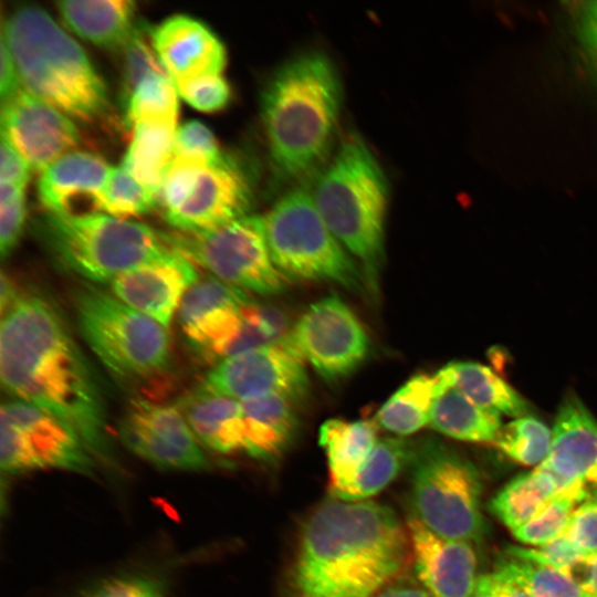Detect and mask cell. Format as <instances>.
<instances>
[{
  "label": "cell",
  "instance_id": "48",
  "mask_svg": "<svg viewBox=\"0 0 597 597\" xmlns=\"http://www.w3.org/2000/svg\"><path fill=\"white\" fill-rule=\"evenodd\" d=\"M588 596L597 597V555L585 556L566 574Z\"/></svg>",
  "mask_w": 597,
  "mask_h": 597
},
{
  "label": "cell",
  "instance_id": "12",
  "mask_svg": "<svg viewBox=\"0 0 597 597\" xmlns=\"http://www.w3.org/2000/svg\"><path fill=\"white\" fill-rule=\"evenodd\" d=\"M94 460L81 438L52 415L21 400L1 405L0 467L3 473L59 469L91 475Z\"/></svg>",
  "mask_w": 597,
  "mask_h": 597
},
{
  "label": "cell",
  "instance_id": "16",
  "mask_svg": "<svg viewBox=\"0 0 597 597\" xmlns=\"http://www.w3.org/2000/svg\"><path fill=\"white\" fill-rule=\"evenodd\" d=\"M254 199L251 178L230 156L200 168L185 199L165 212L180 232L216 229L249 214Z\"/></svg>",
  "mask_w": 597,
  "mask_h": 597
},
{
  "label": "cell",
  "instance_id": "43",
  "mask_svg": "<svg viewBox=\"0 0 597 597\" xmlns=\"http://www.w3.org/2000/svg\"><path fill=\"white\" fill-rule=\"evenodd\" d=\"M505 553L507 556L547 566L563 574L585 557L565 533L534 548L509 546Z\"/></svg>",
  "mask_w": 597,
  "mask_h": 597
},
{
  "label": "cell",
  "instance_id": "10",
  "mask_svg": "<svg viewBox=\"0 0 597 597\" xmlns=\"http://www.w3.org/2000/svg\"><path fill=\"white\" fill-rule=\"evenodd\" d=\"M178 322L192 349L212 364L274 344L259 318L256 303L214 276L198 280L186 292Z\"/></svg>",
  "mask_w": 597,
  "mask_h": 597
},
{
  "label": "cell",
  "instance_id": "2",
  "mask_svg": "<svg viewBox=\"0 0 597 597\" xmlns=\"http://www.w3.org/2000/svg\"><path fill=\"white\" fill-rule=\"evenodd\" d=\"M410 561L406 524L389 506L333 498L302 525L289 597H375Z\"/></svg>",
  "mask_w": 597,
  "mask_h": 597
},
{
  "label": "cell",
  "instance_id": "29",
  "mask_svg": "<svg viewBox=\"0 0 597 597\" xmlns=\"http://www.w3.org/2000/svg\"><path fill=\"white\" fill-rule=\"evenodd\" d=\"M176 129V124L165 122L134 125L132 142L121 165L157 198L174 159Z\"/></svg>",
  "mask_w": 597,
  "mask_h": 597
},
{
  "label": "cell",
  "instance_id": "50",
  "mask_svg": "<svg viewBox=\"0 0 597 597\" xmlns=\"http://www.w3.org/2000/svg\"><path fill=\"white\" fill-rule=\"evenodd\" d=\"M469 597H506L493 574L479 576L474 590Z\"/></svg>",
  "mask_w": 597,
  "mask_h": 597
},
{
  "label": "cell",
  "instance_id": "27",
  "mask_svg": "<svg viewBox=\"0 0 597 597\" xmlns=\"http://www.w3.org/2000/svg\"><path fill=\"white\" fill-rule=\"evenodd\" d=\"M437 376L439 392L432 406L429 426L457 440L493 442L503 425L501 415L468 398L451 384L443 368Z\"/></svg>",
  "mask_w": 597,
  "mask_h": 597
},
{
  "label": "cell",
  "instance_id": "47",
  "mask_svg": "<svg viewBox=\"0 0 597 597\" xmlns=\"http://www.w3.org/2000/svg\"><path fill=\"white\" fill-rule=\"evenodd\" d=\"M0 48V96L2 102L14 95L23 86L20 82L13 57L2 36Z\"/></svg>",
  "mask_w": 597,
  "mask_h": 597
},
{
  "label": "cell",
  "instance_id": "31",
  "mask_svg": "<svg viewBox=\"0 0 597 597\" xmlns=\"http://www.w3.org/2000/svg\"><path fill=\"white\" fill-rule=\"evenodd\" d=\"M438 392L437 374L413 375L380 407L375 421L398 436L415 433L429 425Z\"/></svg>",
  "mask_w": 597,
  "mask_h": 597
},
{
  "label": "cell",
  "instance_id": "1",
  "mask_svg": "<svg viewBox=\"0 0 597 597\" xmlns=\"http://www.w3.org/2000/svg\"><path fill=\"white\" fill-rule=\"evenodd\" d=\"M0 378L15 400L71 428L95 460L113 462L96 377L60 312L43 296L22 294L1 315Z\"/></svg>",
  "mask_w": 597,
  "mask_h": 597
},
{
  "label": "cell",
  "instance_id": "36",
  "mask_svg": "<svg viewBox=\"0 0 597 597\" xmlns=\"http://www.w3.org/2000/svg\"><path fill=\"white\" fill-rule=\"evenodd\" d=\"M158 198L123 167H112L102 195L101 211L127 219L149 212Z\"/></svg>",
  "mask_w": 597,
  "mask_h": 597
},
{
  "label": "cell",
  "instance_id": "39",
  "mask_svg": "<svg viewBox=\"0 0 597 597\" xmlns=\"http://www.w3.org/2000/svg\"><path fill=\"white\" fill-rule=\"evenodd\" d=\"M223 156L213 133L199 121H188L175 134L174 159L210 165Z\"/></svg>",
  "mask_w": 597,
  "mask_h": 597
},
{
  "label": "cell",
  "instance_id": "35",
  "mask_svg": "<svg viewBox=\"0 0 597 597\" xmlns=\"http://www.w3.org/2000/svg\"><path fill=\"white\" fill-rule=\"evenodd\" d=\"M552 430L530 415L502 425L493 444L523 465H540L547 457Z\"/></svg>",
  "mask_w": 597,
  "mask_h": 597
},
{
  "label": "cell",
  "instance_id": "52",
  "mask_svg": "<svg viewBox=\"0 0 597 597\" xmlns=\"http://www.w3.org/2000/svg\"><path fill=\"white\" fill-rule=\"evenodd\" d=\"M494 577L499 582L500 587L506 597H531L523 588H521L516 584L499 579L496 576Z\"/></svg>",
  "mask_w": 597,
  "mask_h": 597
},
{
  "label": "cell",
  "instance_id": "40",
  "mask_svg": "<svg viewBox=\"0 0 597 597\" xmlns=\"http://www.w3.org/2000/svg\"><path fill=\"white\" fill-rule=\"evenodd\" d=\"M25 187L0 184V252L6 258L15 247L25 222Z\"/></svg>",
  "mask_w": 597,
  "mask_h": 597
},
{
  "label": "cell",
  "instance_id": "41",
  "mask_svg": "<svg viewBox=\"0 0 597 597\" xmlns=\"http://www.w3.org/2000/svg\"><path fill=\"white\" fill-rule=\"evenodd\" d=\"M177 92L193 108L211 113L228 105L231 88L221 74L175 82Z\"/></svg>",
  "mask_w": 597,
  "mask_h": 597
},
{
  "label": "cell",
  "instance_id": "30",
  "mask_svg": "<svg viewBox=\"0 0 597 597\" xmlns=\"http://www.w3.org/2000/svg\"><path fill=\"white\" fill-rule=\"evenodd\" d=\"M443 369L451 384L482 408L515 418L528 415L527 401L491 368L473 362H454Z\"/></svg>",
  "mask_w": 597,
  "mask_h": 597
},
{
  "label": "cell",
  "instance_id": "7",
  "mask_svg": "<svg viewBox=\"0 0 597 597\" xmlns=\"http://www.w3.org/2000/svg\"><path fill=\"white\" fill-rule=\"evenodd\" d=\"M263 220L272 261L287 280L333 282L352 292L367 287L360 265L327 227L312 191L294 187Z\"/></svg>",
  "mask_w": 597,
  "mask_h": 597
},
{
  "label": "cell",
  "instance_id": "19",
  "mask_svg": "<svg viewBox=\"0 0 597 597\" xmlns=\"http://www.w3.org/2000/svg\"><path fill=\"white\" fill-rule=\"evenodd\" d=\"M406 527L416 575L431 597H469L475 588L473 544L449 540L410 515Z\"/></svg>",
  "mask_w": 597,
  "mask_h": 597
},
{
  "label": "cell",
  "instance_id": "49",
  "mask_svg": "<svg viewBox=\"0 0 597 597\" xmlns=\"http://www.w3.org/2000/svg\"><path fill=\"white\" fill-rule=\"evenodd\" d=\"M21 295L22 294L19 293L18 287L12 279L2 271L0 281L1 315L6 313Z\"/></svg>",
  "mask_w": 597,
  "mask_h": 597
},
{
  "label": "cell",
  "instance_id": "4",
  "mask_svg": "<svg viewBox=\"0 0 597 597\" xmlns=\"http://www.w3.org/2000/svg\"><path fill=\"white\" fill-rule=\"evenodd\" d=\"M1 36L23 88L81 122L105 115L109 102L103 78L45 10L31 4L17 8L2 22Z\"/></svg>",
  "mask_w": 597,
  "mask_h": 597
},
{
  "label": "cell",
  "instance_id": "22",
  "mask_svg": "<svg viewBox=\"0 0 597 597\" xmlns=\"http://www.w3.org/2000/svg\"><path fill=\"white\" fill-rule=\"evenodd\" d=\"M111 169L97 155L70 151L41 172L39 199L49 213L57 216L102 212V195Z\"/></svg>",
  "mask_w": 597,
  "mask_h": 597
},
{
  "label": "cell",
  "instance_id": "3",
  "mask_svg": "<svg viewBox=\"0 0 597 597\" xmlns=\"http://www.w3.org/2000/svg\"><path fill=\"white\" fill-rule=\"evenodd\" d=\"M342 104V78L325 53H300L274 70L262 87L260 113L277 177L297 181L324 167Z\"/></svg>",
  "mask_w": 597,
  "mask_h": 597
},
{
  "label": "cell",
  "instance_id": "13",
  "mask_svg": "<svg viewBox=\"0 0 597 597\" xmlns=\"http://www.w3.org/2000/svg\"><path fill=\"white\" fill-rule=\"evenodd\" d=\"M290 344L328 381L353 374L370 348L360 321L337 294L316 301L303 313L292 327Z\"/></svg>",
  "mask_w": 597,
  "mask_h": 597
},
{
  "label": "cell",
  "instance_id": "9",
  "mask_svg": "<svg viewBox=\"0 0 597 597\" xmlns=\"http://www.w3.org/2000/svg\"><path fill=\"white\" fill-rule=\"evenodd\" d=\"M410 467L411 515L446 538L471 544L482 541L486 525L476 468L436 441L418 444Z\"/></svg>",
  "mask_w": 597,
  "mask_h": 597
},
{
  "label": "cell",
  "instance_id": "8",
  "mask_svg": "<svg viewBox=\"0 0 597 597\" xmlns=\"http://www.w3.org/2000/svg\"><path fill=\"white\" fill-rule=\"evenodd\" d=\"M73 303L83 339L116 377L145 380L168 369L171 347L165 326L94 285L77 290Z\"/></svg>",
  "mask_w": 597,
  "mask_h": 597
},
{
  "label": "cell",
  "instance_id": "53",
  "mask_svg": "<svg viewBox=\"0 0 597 597\" xmlns=\"http://www.w3.org/2000/svg\"><path fill=\"white\" fill-rule=\"evenodd\" d=\"M590 597H593V596H590Z\"/></svg>",
  "mask_w": 597,
  "mask_h": 597
},
{
  "label": "cell",
  "instance_id": "34",
  "mask_svg": "<svg viewBox=\"0 0 597 597\" xmlns=\"http://www.w3.org/2000/svg\"><path fill=\"white\" fill-rule=\"evenodd\" d=\"M493 574L516 584L531 597H590L562 572L507 555L496 564Z\"/></svg>",
  "mask_w": 597,
  "mask_h": 597
},
{
  "label": "cell",
  "instance_id": "33",
  "mask_svg": "<svg viewBox=\"0 0 597 597\" xmlns=\"http://www.w3.org/2000/svg\"><path fill=\"white\" fill-rule=\"evenodd\" d=\"M178 92L166 72L151 73L143 78L123 104L126 123L165 122L177 125Z\"/></svg>",
  "mask_w": 597,
  "mask_h": 597
},
{
  "label": "cell",
  "instance_id": "11",
  "mask_svg": "<svg viewBox=\"0 0 597 597\" xmlns=\"http://www.w3.org/2000/svg\"><path fill=\"white\" fill-rule=\"evenodd\" d=\"M164 234L191 262L244 292L272 295L286 286L287 279L270 255L261 216L248 214L202 232Z\"/></svg>",
  "mask_w": 597,
  "mask_h": 597
},
{
  "label": "cell",
  "instance_id": "26",
  "mask_svg": "<svg viewBox=\"0 0 597 597\" xmlns=\"http://www.w3.org/2000/svg\"><path fill=\"white\" fill-rule=\"evenodd\" d=\"M56 6L77 35L105 49H122L136 27L130 0H67Z\"/></svg>",
  "mask_w": 597,
  "mask_h": 597
},
{
  "label": "cell",
  "instance_id": "6",
  "mask_svg": "<svg viewBox=\"0 0 597 597\" xmlns=\"http://www.w3.org/2000/svg\"><path fill=\"white\" fill-rule=\"evenodd\" d=\"M38 232L54 259L93 282H112L174 249L149 226L104 212L57 216L46 212Z\"/></svg>",
  "mask_w": 597,
  "mask_h": 597
},
{
  "label": "cell",
  "instance_id": "18",
  "mask_svg": "<svg viewBox=\"0 0 597 597\" xmlns=\"http://www.w3.org/2000/svg\"><path fill=\"white\" fill-rule=\"evenodd\" d=\"M198 280L195 263L174 249L118 275L111 290L122 302L168 328L186 292Z\"/></svg>",
  "mask_w": 597,
  "mask_h": 597
},
{
  "label": "cell",
  "instance_id": "20",
  "mask_svg": "<svg viewBox=\"0 0 597 597\" xmlns=\"http://www.w3.org/2000/svg\"><path fill=\"white\" fill-rule=\"evenodd\" d=\"M540 465L583 489L589 499L597 498V420L574 392L558 407L551 448Z\"/></svg>",
  "mask_w": 597,
  "mask_h": 597
},
{
  "label": "cell",
  "instance_id": "25",
  "mask_svg": "<svg viewBox=\"0 0 597 597\" xmlns=\"http://www.w3.org/2000/svg\"><path fill=\"white\" fill-rule=\"evenodd\" d=\"M377 441L376 421L333 418L321 426L320 444L326 453L333 498L353 482Z\"/></svg>",
  "mask_w": 597,
  "mask_h": 597
},
{
  "label": "cell",
  "instance_id": "28",
  "mask_svg": "<svg viewBox=\"0 0 597 597\" xmlns=\"http://www.w3.org/2000/svg\"><path fill=\"white\" fill-rule=\"evenodd\" d=\"M574 486L552 471L537 465L507 482L490 501L489 509L511 531L522 526L558 494Z\"/></svg>",
  "mask_w": 597,
  "mask_h": 597
},
{
  "label": "cell",
  "instance_id": "24",
  "mask_svg": "<svg viewBox=\"0 0 597 597\" xmlns=\"http://www.w3.org/2000/svg\"><path fill=\"white\" fill-rule=\"evenodd\" d=\"M244 420V450L262 460L273 459L292 442L298 428L293 401L279 395L241 400Z\"/></svg>",
  "mask_w": 597,
  "mask_h": 597
},
{
  "label": "cell",
  "instance_id": "32",
  "mask_svg": "<svg viewBox=\"0 0 597 597\" xmlns=\"http://www.w3.org/2000/svg\"><path fill=\"white\" fill-rule=\"evenodd\" d=\"M416 450L417 444L400 437L379 439L353 482L334 499L356 502L377 494L411 464Z\"/></svg>",
  "mask_w": 597,
  "mask_h": 597
},
{
  "label": "cell",
  "instance_id": "37",
  "mask_svg": "<svg viewBox=\"0 0 597 597\" xmlns=\"http://www.w3.org/2000/svg\"><path fill=\"white\" fill-rule=\"evenodd\" d=\"M584 500L573 493L558 494L532 520L512 531L521 543L541 546L565 533L570 517Z\"/></svg>",
  "mask_w": 597,
  "mask_h": 597
},
{
  "label": "cell",
  "instance_id": "44",
  "mask_svg": "<svg viewBox=\"0 0 597 597\" xmlns=\"http://www.w3.org/2000/svg\"><path fill=\"white\" fill-rule=\"evenodd\" d=\"M565 534L583 555H597V498L577 505Z\"/></svg>",
  "mask_w": 597,
  "mask_h": 597
},
{
  "label": "cell",
  "instance_id": "15",
  "mask_svg": "<svg viewBox=\"0 0 597 597\" xmlns=\"http://www.w3.org/2000/svg\"><path fill=\"white\" fill-rule=\"evenodd\" d=\"M202 385L239 401L279 395L298 402L307 395L308 377L290 343L272 344L217 363Z\"/></svg>",
  "mask_w": 597,
  "mask_h": 597
},
{
  "label": "cell",
  "instance_id": "17",
  "mask_svg": "<svg viewBox=\"0 0 597 597\" xmlns=\"http://www.w3.org/2000/svg\"><path fill=\"white\" fill-rule=\"evenodd\" d=\"M71 117L21 88L1 104V137L42 172L63 155L73 151L80 134Z\"/></svg>",
  "mask_w": 597,
  "mask_h": 597
},
{
  "label": "cell",
  "instance_id": "21",
  "mask_svg": "<svg viewBox=\"0 0 597 597\" xmlns=\"http://www.w3.org/2000/svg\"><path fill=\"white\" fill-rule=\"evenodd\" d=\"M160 63L174 82L221 74L227 51L220 39L203 22L176 14L161 21L151 32Z\"/></svg>",
  "mask_w": 597,
  "mask_h": 597
},
{
  "label": "cell",
  "instance_id": "14",
  "mask_svg": "<svg viewBox=\"0 0 597 597\" xmlns=\"http://www.w3.org/2000/svg\"><path fill=\"white\" fill-rule=\"evenodd\" d=\"M118 436L129 451L159 469L201 471L208 467L202 446L177 406L130 400Z\"/></svg>",
  "mask_w": 597,
  "mask_h": 597
},
{
  "label": "cell",
  "instance_id": "5",
  "mask_svg": "<svg viewBox=\"0 0 597 597\" xmlns=\"http://www.w3.org/2000/svg\"><path fill=\"white\" fill-rule=\"evenodd\" d=\"M388 186L370 147L350 133L318 171L312 190L327 227L360 265L370 293H377L385 256Z\"/></svg>",
  "mask_w": 597,
  "mask_h": 597
},
{
  "label": "cell",
  "instance_id": "51",
  "mask_svg": "<svg viewBox=\"0 0 597 597\" xmlns=\"http://www.w3.org/2000/svg\"><path fill=\"white\" fill-rule=\"evenodd\" d=\"M375 597H431L423 587L408 584L388 586Z\"/></svg>",
  "mask_w": 597,
  "mask_h": 597
},
{
  "label": "cell",
  "instance_id": "42",
  "mask_svg": "<svg viewBox=\"0 0 597 597\" xmlns=\"http://www.w3.org/2000/svg\"><path fill=\"white\" fill-rule=\"evenodd\" d=\"M160 579L145 574L114 575L98 580L78 597H163Z\"/></svg>",
  "mask_w": 597,
  "mask_h": 597
},
{
  "label": "cell",
  "instance_id": "45",
  "mask_svg": "<svg viewBox=\"0 0 597 597\" xmlns=\"http://www.w3.org/2000/svg\"><path fill=\"white\" fill-rule=\"evenodd\" d=\"M574 12L579 48L597 72V0L577 2Z\"/></svg>",
  "mask_w": 597,
  "mask_h": 597
},
{
  "label": "cell",
  "instance_id": "23",
  "mask_svg": "<svg viewBox=\"0 0 597 597\" xmlns=\"http://www.w3.org/2000/svg\"><path fill=\"white\" fill-rule=\"evenodd\" d=\"M177 407L202 447L219 453L243 452L244 420L239 400L201 385Z\"/></svg>",
  "mask_w": 597,
  "mask_h": 597
},
{
  "label": "cell",
  "instance_id": "46",
  "mask_svg": "<svg viewBox=\"0 0 597 597\" xmlns=\"http://www.w3.org/2000/svg\"><path fill=\"white\" fill-rule=\"evenodd\" d=\"M0 157V184L25 187L32 170L23 157L3 137H1Z\"/></svg>",
  "mask_w": 597,
  "mask_h": 597
},
{
  "label": "cell",
  "instance_id": "38",
  "mask_svg": "<svg viewBox=\"0 0 597 597\" xmlns=\"http://www.w3.org/2000/svg\"><path fill=\"white\" fill-rule=\"evenodd\" d=\"M143 23L136 24L132 35L124 44L122 103L124 104L137 84L151 73L166 72L151 42L150 31ZM167 73V72H166Z\"/></svg>",
  "mask_w": 597,
  "mask_h": 597
}]
</instances>
